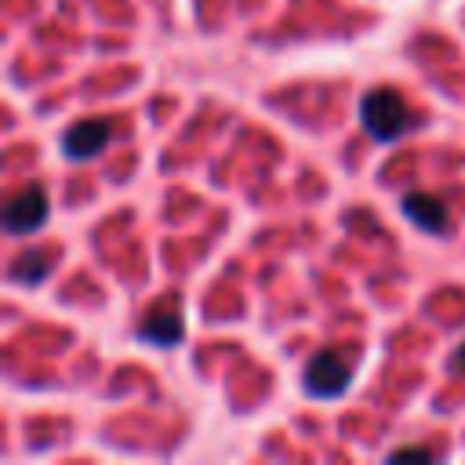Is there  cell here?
Returning <instances> with one entry per match:
<instances>
[{
	"label": "cell",
	"instance_id": "cell-3",
	"mask_svg": "<svg viewBox=\"0 0 465 465\" xmlns=\"http://www.w3.org/2000/svg\"><path fill=\"white\" fill-rule=\"evenodd\" d=\"M47 193H44V185H25V189H18L11 200H7V207H4V229L11 232V236H25V232H36L44 222H47Z\"/></svg>",
	"mask_w": 465,
	"mask_h": 465
},
{
	"label": "cell",
	"instance_id": "cell-9",
	"mask_svg": "<svg viewBox=\"0 0 465 465\" xmlns=\"http://www.w3.org/2000/svg\"><path fill=\"white\" fill-rule=\"evenodd\" d=\"M454 367H458V371L465 374V341H461V345L454 349Z\"/></svg>",
	"mask_w": 465,
	"mask_h": 465
},
{
	"label": "cell",
	"instance_id": "cell-5",
	"mask_svg": "<svg viewBox=\"0 0 465 465\" xmlns=\"http://www.w3.org/2000/svg\"><path fill=\"white\" fill-rule=\"evenodd\" d=\"M138 338L149 341V345H160V349H171L185 338V316L182 309L171 302V305H160L145 316V323L138 327Z\"/></svg>",
	"mask_w": 465,
	"mask_h": 465
},
{
	"label": "cell",
	"instance_id": "cell-4",
	"mask_svg": "<svg viewBox=\"0 0 465 465\" xmlns=\"http://www.w3.org/2000/svg\"><path fill=\"white\" fill-rule=\"evenodd\" d=\"M109 134H113L109 120H94L91 116V120L69 124L65 134H62V153H65V160H91L109 145Z\"/></svg>",
	"mask_w": 465,
	"mask_h": 465
},
{
	"label": "cell",
	"instance_id": "cell-7",
	"mask_svg": "<svg viewBox=\"0 0 465 465\" xmlns=\"http://www.w3.org/2000/svg\"><path fill=\"white\" fill-rule=\"evenodd\" d=\"M54 262H51V251L47 247H29L22 251L15 262H11V280L22 283V287H40L47 276H51Z\"/></svg>",
	"mask_w": 465,
	"mask_h": 465
},
{
	"label": "cell",
	"instance_id": "cell-6",
	"mask_svg": "<svg viewBox=\"0 0 465 465\" xmlns=\"http://www.w3.org/2000/svg\"><path fill=\"white\" fill-rule=\"evenodd\" d=\"M400 211H403L418 229H425V232H447V225H450L447 203H443L440 196H432V193H407V196L400 200Z\"/></svg>",
	"mask_w": 465,
	"mask_h": 465
},
{
	"label": "cell",
	"instance_id": "cell-2",
	"mask_svg": "<svg viewBox=\"0 0 465 465\" xmlns=\"http://www.w3.org/2000/svg\"><path fill=\"white\" fill-rule=\"evenodd\" d=\"M302 389H305L309 396H316V400H334V396H341V392L349 389V363H345V356L334 352V349L316 352V356L305 363V371H302Z\"/></svg>",
	"mask_w": 465,
	"mask_h": 465
},
{
	"label": "cell",
	"instance_id": "cell-1",
	"mask_svg": "<svg viewBox=\"0 0 465 465\" xmlns=\"http://www.w3.org/2000/svg\"><path fill=\"white\" fill-rule=\"evenodd\" d=\"M360 124L374 142H396L407 131V105L396 91L374 87L360 98Z\"/></svg>",
	"mask_w": 465,
	"mask_h": 465
},
{
	"label": "cell",
	"instance_id": "cell-8",
	"mask_svg": "<svg viewBox=\"0 0 465 465\" xmlns=\"http://www.w3.org/2000/svg\"><path fill=\"white\" fill-rule=\"evenodd\" d=\"M389 458H392V461H396V458H411V461H429V458H432V450H425V447H400V450H392Z\"/></svg>",
	"mask_w": 465,
	"mask_h": 465
}]
</instances>
